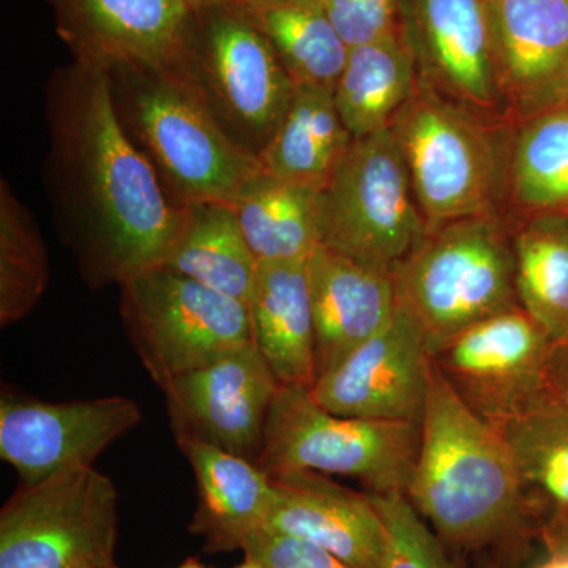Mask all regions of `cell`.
I'll return each instance as SVG.
<instances>
[{
	"label": "cell",
	"mask_w": 568,
	"mask_h": 568,
	"mask_svg": "<svg viewBox=\"0 0 568 568\" xmlns=\"http://www.w3.org/2000/svg\"><path fill=\"white\" fill-rule=\"evenodd\" d=\"M48 103L54 203L84 275L121 284L162 267L182 209L126 132L110 70L77 58L55 77Z\"/></svg>",
	"instance_id": "cell-1"
},
{
	"label": "cell",
	"mask_w": 568,
	"mask_h": 568,
	"mask_svg": "<svg viewBox=\"0 0 568 568\" xmlns=\"http://www.w3.org/2000/svg\"><path fill=\"white\" fill-rule=\"evenodd\" d=\"M406 497L454 552L500 559L536 537L506 437L455 395L435 362Z\"/></svg>",
	"instance_id": "cell-2"
},
{
	"label": "cell",
	"mask_w": 568,
	"mask_h": 568,
	"mask_svg": "<svg viewBox=\"0 0 568 568\" xmlns=\"http://www.w3.org/2000/svg\"><path fill=\"white\" fill-rule=\"evenodd\" d=\"M108 70L125 88L126 121L155 170L173 186L178 205H234L261 173L260 160L224 129L200 77L126 67Z\"/></svg>",
	"instance_id": "cell-3"
},
{
	"label": "cell",
	"mask_w": 568,
	"mask_h": 568,
	"mask_svg": "<svg viewBox=\"0 0 568 568\" xmlns=\"http://www.w3.org/2000/svg\"><path fill=\"white\" fill-rule=\"evenodd\" d=\"M392 275L398 305L422 328L432 355L466 328L519 305L514 234L497 215L428 231Z\"/></svg>",
	"instance_id": "cell-4"
},
{
	"label": "cell",
	"mask_w": 568,
	"mask_h": 568,
	"mask_svg": "<svg viewBox=\"0 0 568 568\" xmlns=\"http://www.w3.org/2000/svg\"><path fill=\"white\" fill-rule=\"evenodd\" d=\"M420 424L338 416L312 387L280 386L256 465L268 477L294 470L355 478L372 495H406Z\"/></svg>",
	"instance_id": "cell-5"
},
{
	"label": "cell",
	"mask_w": 568,
	"mask_h": 568,
	"mask_svg": "<svg viewBox=\"0 0 568 568\" xmlns=\"http://www.w3.org/2000/svg\"><path fill=\"white\" fill-rule=\"evenodd\" d=\"M428 231L496 215L504 168L495 138L462 103L418 81L392 123Z\"/></svg>",
	"instance_id": "cell-6"
},
{
	"label": "cell",
	"mask_w": 568,
	"mask_h": 568,
	"mask_svg": "<svg viewBox=\"0 0 568 568\" xmlns=\"http://www.w3.org/2000/svg\"><path fill=\"white\" fill-rule=\"evenodd\" d=\"M321 245L392 271L428 233L392 129L351 142L321 190Z\"/></svg>",
	"instance_id": "cell-7"
},
{
	"label": "cell",
	"mask_w": 568,
	"mask_h": 568,
	"mask_svg": "<svg viewBox=\"0 0 568 568\" xmlns=\"http://www.w3.org/2000/svg\"><path fill=\"white\" fill-rule=\"evenodd\" d=\"M119 286L126 334L160 388L253 342L248 305L189 276L155 267Z\"/></svg>",
	"instance_id": "cell-8"
},
{
	"label": "cell",
	"mask_w": 568,
	"mask_h": 568,
	"mask_svg": "<svg viewBox=\"0 0 568 568\" xmlns=\"http://www.w3.org/2000/svg\"><path fill=\"white\" fill-rule=\"evenodd\" d=\"M118 503L95 467L21 484L0 511V568H118Z\"/></svg>",
	"instance_id": "cell-9"
},
{
	"label": "cell",
	"mask_w": 568,
	"mask_h": 568,
	"mask_svg": "<svg viewBox=\"0 0 568 568\" xmlns=\"http://www.w3.org/2000/svg\"><path fill=\"white\" fill-rule=\"evenodd\" d=\"M549 345L544 327L517 305L448 339L433 362L455 395L500 429L548 402Z\"/></svg>",
	"instance_id": "cell-10"
},
{
	"label": "cell",
	"mask_w": 568,
	"mask_h": 568,
	"mask_svg": "<svg viewBox=\"0 0 568 568\" xmlns=\"http://www.w3.org/2000/svg\"><path fill=\"white\" fill-rule=\"evenodd\" d=\"M197 71L209 102L260 152L294 93V82L245 7L231 2L196 11ZM252 151V149H250Z\"/></svg>",
	"instance_id": "cell-11"
},
{
	"label": "cell",
	"mask_w": 568,
	"mask_h": 568,
	"mask_svg": "<svg viewBox=\"0 0 568 568\" xmlns=\"http://www.w3.org/2000/svg\"><path fill=\"white\" fill-rule=\"evenodd\" d=\"M80 59L106 69L197 73V14L185 0H51Z\"/></svg>",
	"instance_id": "cell-12"
},
{
	"label": "cell",
	"mask_w": 568,
	"mask_h": 568,
	"mask_svg": "<svg viewBox=\"0 0 568 568\" xmlns=\"http://www.w3.org/2000/svg\"><path fill=\"white\" fill-rule=\"evenodd\" d=\"M141 407L125 396L50 403L3 394L0 399V458L22 485L93 467L97 458L132 432Z\"/></svg>",
	"instance_id": "cell-13"
},
{
	"label": "cell",
	"mask_w": 568,
	"mask_h": 568,
	"mask_svg": "<svg viewBox=\"0 0 568 568\" xmlns=\"http://www.w3.org/2000/svg\"><path fill=\"white\" fill-rule=\"evenodd\" d=\"M278 383L254 343L162 388L175 440H197L256 463Z\"/></svg>",
	"instance_id": "cell-14"
},
{
	"label": "cell",
	"mask_w": 568,
	"mask_h": 568,
	"mask_svg": "<svg viewBox=\"0 0 568 568\" xmlns=\"http://www.w3.org/2000/svg\"><path fill=\"white\" fill-rule=\"evenodd\" d=\"M432 362L424 332L398 305L383 331L317 377L312 394L338 416L422 424Z\"/></svg>",
	"instance_id": "cell-15"
},
{
	"label": "cell",
	"mask_w": 568,
	"mask_h": 568,
	"mask_svg": "<svg viewBox=\"0 0 568 568\" xmlns=\"http://www.w3.org/2000/svg\"><path fill=\"white\" fill-rule=\"evenodd\" d=\"M500 95L532 118L566 102L568 0H487Z\"/></svg>",
	"instance_id": "cell-16"
},
{
	"label": "cell",
	"mask_w": 568,
	"mask_h": 568,
	"mask_svg": "<svg viewBox=\"0 0 568 568\" xmlns=\"http://www.w3.org/2000/svg\"><path fill=\"white\" fill-rule=\"evenodd\" d=\"M271 478L274 500L264 529L320 545L353 568H383L386 526L368 493L312 470Z\"/></svg>",
	"instance_id": "cell-17"
},
{
	"label": "cell",
	"mask_w": 568,
	"mask_h": 568,
	"mask_svg": "<svg viewBox=\"0 0 568 568\" xmlns=\"http://www.w3.org/2000/svg\"><path fill=\"white\" fill-rule=\"evenodd\" d=\"M308 280L316 381L390 323L398 297L392 271L358 263L325 245L308 257Z\"/></svg>",
	"instance_id": "cell-18"
},
{
	"label": "cell",
	"mask_w": 568,
	"mask_h": 568,
	"mask_svg": "<svg viewBox=\"0 0 568 568\" xmlns=\"http://www.w3.org/2000/svg\"><path fill=\"white\" fill-rule=\"evenodd\" d=\"M429 77L439 91L473 110L503 100L487 0H417Z\"/></svg>",
	"instance_id": "cell-19"
},
{
	"label": "cell",
	"mask_w": 568,
	"mask_h": 568,
	"mask_svg": "<svg viewBox=\"0 0 568 568\" xmlns=\"http://www.w3.org/2000/svg\"><path fill=\"white\" fill-rule=\"evenodd\" d=\"M197 487L196 510L190 532L204 538L207 552H230L264 528L274 500L272 478L250 459L222 448L181 440Z\"/></svg>",
	"instance_id": "cell-20"
},
{
	"label": "cell",
	"mask_w": 568,
	"mask_h": 568,
	"mask_svg": "<svg viewBox=\"0 0 568 568\" xmlns=\"http://www.w3.org/2000/svg\"><path fill=\"white\" fill-rule=\"evenodd\" d=\"M253 343L282 386L315 383V317L308 260L265 261L248 301Z\"/></svg>",
	"instance_id": "cell-21"
},
{
	"label": "cell",
	"mask_w": 568,
	"mask_h": 568,
	"mask_svg": "<svg viewBox=\"0 0 568 568\" xmlns=\"http://www.w3.org/2000/svg\"><path fill=\"white\" fill-rule=\"evenodd\" d=\"M517 463L536 538L548 552L568 540V402L549 398L500 428Z\"/></svg>",
	"instance_id": "cell-22"
},
{
	"label": "cell",
	"mask_w": 568,
	"mask_h": 568,
	"mask_svg": "<svg viewBox=\"0 0 568 568\" xmlns=\"http://www.w3.org/2000/svg\"><path fill=\"white\" fill-rule=\"evenodd\" d=\"M353 141L336 110L334 91L295 85L257 160L265 174L323 189Z\"/></svg>",
	"instance_id": "cell-23"
},
{
	"label": "cell",
	"mask_w": 568,
	"mask_h": 568,
	"mask_svg": "<svg viewBox=\"0 0 568 568\" xmlns=\"http://www.w3.org/2000/svg\"><path fill=\"white\" fill-rule=\"evenodd\" d=\"M182 223L162 267L248 304L260 261L254 256L234 205L182 204Z\"/></svg>",
	"instance_id": "cell-24"
},
{
	"label": "cell",
	"mask_w": 568,
	"mask_h": 568,
	"mask_svg": "<svg viewBox=\"0 0 568 568\" xmlns=\"http://www.w3.org/2000/svg\"><path fill=\"white\" fill-rule=\"evenodd\" d=\"M418 85L414 51L395 36L351 48L334 89L336 110L354 140L388 130Z\"/></svg>",
	"instance_id": "cell-25"
},
{
	"label": "cell",
	"mask_w": 568,
	"mask_h": 568,
	"mask_svg": "<svg viewBox=\"0 0 568 568\" xmlns=\"http://www.w3.org/2000/svg\"><path fill=\"white\" fill-rule=\"evenodd\" d=\"M321 190L263 170L242 190L234 211L260 263L312 256L321 245Z\"/></svg>",
	"instance_id": "cell-26"
},
{
	"label": "cell",
	"mask_w": 568,
	"mask_h": 568,
	"mask_svg": "<svg viewBox=\"0 0 568 568\" xmlns=\"http://www.w3.org/2000/svg\"><path fill=\"white\" fill-rule=\"evenodd\" d=\"M518 304L549 338L568 334V211L544 212L514 233Z\"/></svg>",
	"instance_id": "cell-27"
},
{
	"label": "cell",
	"mask_w": 568,
	"mask_h": 568,
	"mask_svg": "<svg viewBox=\"0 0 568 568\" xmlns=\"http://www.w3.org/2000/svg\"><path fill=\"white\" fill-rule=\"evenodd\" d=\"M246 10L271 41L294 85L334 91L351 48L336 32L321 0Z\"/></svg>",
	"instance_id": "cell-28"
},
{
	"label": "cell",
	"mask_w": 568,
	"mask_h": 568,
	"mask_svg": "<svg viewBox=\"0 0 568 568\" xmlns=\"http://www.w3.org/2000/svg\"><path fill=\"white\" fill-rule=\"evenodd\" d=\"M508 183L521 207L568 211V103L526 119L511 151Z\"/></svg>",
	"instance_id": "cell-29"
},
{
	"label": "cell",
	"mask_w": 568,
	"mask_h": 568,
	"mask_svg": "<svg viewBox=\"0 0 568 568\" xmlns=\"http://www.w3.org/2000/svg\"><path fill=\"white\" fill-rule=\"evenodd\" d=\"M47 248L32 216L11 193L0 190V324L18 323L32 312L47 290Z\"/></svg>",
	"instance_id": "cell-30"
},
{
	"label": "cell",
	"mask_w": 568,
	"mask_h": 568,
	"mask_svg": "<svg viewBox=\"0 0 568 568\" xmlns=\"http://www.w3.org/2000/svg\"><path fill=\"white\" fill-rule=\"evenodd\" d=\"M387 534L383 568H459L450 549L429 528L406 495H372Z\"/></svg>",
	"instance_id": "cell-31"
},
{
	"label": "cell",
	"mask_w": 568,
	"mask_h": 568,
	"mask_svg": "<svg viewBox=\"0 0 568 568\" xmlns=\"http://www.w3.org/2000/svg\"><path fill=\"white\" fill-rule=\"evenodd\" d=\"M349 48L398 36L399 0H321Z\"/></svg>",
	"instance_id": "cell-32"
},
{
	"label": "cell",
	"mask_w": 568,
	"mask_h": 568,
	"mask_svg": "<svg viewBox=\"0 0 568 568\" xmlns=\"http://www.w3.org/2000/svg\"><path fill=\"white\" fill-rule=\"evenodd\" d=\"M242 551L263 568H353L320 545L264 528L246 538Z\"/></svg>",
	"instance_id": "cell-33"
},
{
	"label": "cell",
	"mask_w": 568,
	"mask_h": 568,
	"mask_svg": "<svg viewBox=\"0 0 568 568\" xmlns=\"http://www.w3.org/2000/svg\"><path fill=\"white\" fill-rule=\"evenodd\" d=\"M547 388L549 398L568 402V334L549 345Z\"/></svg>",
	"instance_id": "cell-34"
},
{
	"label": "cell",
	"mask_w": 568,
	"mask_h": 568,
	"mask_svg": "<svg viewBox=\"0 0 568 568\" xmlns=\"http://www.w3.org/2000/svg\"><path fill=\"white\" fill-rule=\"evenodd\" d=\"M246 9H264V7L278 6V3L293 2V0H234Z\"/></svg>",
	"instance_id": "cell-35"
},
{
	"label": "cell",
	"mask_w": 568,
	"mask_h": 568,
	"mask_svg": "<svg viewBox=\"0 0 568 568\" xmlns=\"http://www.w3.org/2000/svg\"><path fill=\"white\" fill-rule=\"evenodd\" d=\"M194 11L212 9V7L224 6V3L234 2V0H185Z\"/></svg>",
	"instance_id": "cell-36"
},
{
	"label": "cell",
	"mask_w": 568,
	"mask_h": 568,
	"mask_svg": "<svg viewBox=\"0 0 568 568\" xmlns=\"http://www.w3.org/2000/svg\"><path fill=\"white\" fill-rule=\"evenodd\" d=\"M477 568H500V560L495 558V556L485 555L481 556Z\"/></svg>",
	"instance_id": "cell-37"
},
{
	"label": "cell",
	"mask_w": 568,
	"mask_h": 568,
	"mask_svg": "<svg viewBox=\"0 0 568 568\" xmlns=\"http://www.w3.org/2000/svg\"><path fill=\"white\" fill-rule=\"evenodd\" d=\"M175 568H207L203 566V564L200 562L197 559H189L185 560V562L181 564V566Z\"/></svg>",
	"instance_id": "cell-38"
},
{
	"label": "cell",
	"mask_w": 568,
	"mask_h": 568,
	"mask_svg": "<svg viewBox=\"0 0 568 568\" xmlns=\"http://www.w3.org/2000/svg\"><path fill=\"white\" fill-rule=\"evenodd\" d=\"M235 568H263L260 566V564L256 562V560L245 558L244 562L241 564V566H237Z\"/></svg>",
	"instance_id": "cell-39"
},
{
	"label": "cell",
	"mask_w": 568,
	"mask_h": 568,
	"mask_svg": "<svg viewBox=\"0 0 568 568\" xmlns=\"http://www.w3.org/2000/svg\"><path fill=\"white\" fill-rule=\"evenodd\" d=\"M559 551H568V540L566 541V544L562 545V547H560L558 549V551H555V552H559ZM549 555V552H548Z\"/></svg>",
	"instance_id": "cell-40"
},
{
	"label": "cell",
	"mask_w": 568,
	"mask_h": 568,
	"mask_svg": "<svg viewBox=\"0 0 568 568\" xmlns=\"http://www.w3.org/2000/svg\"><path fill=\"white\" fill-rule=\"evenodd\" d=\"M564 103H568V93H567V99H566V102H564Z\"/></svg>",
	"instance_id": "cell-41"
}]
</instances>
